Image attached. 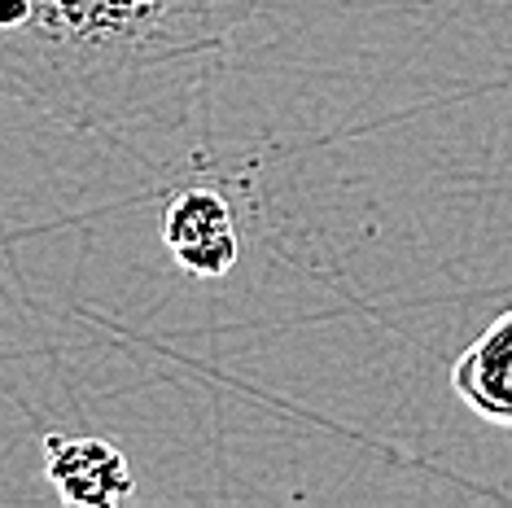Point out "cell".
Listing matches in <instances>:
<instances>
[{
  "label": "cell",
  "mask_w": 512,
  "mask_h": 508,
  "mask_svg": "<svg viewBox=\"0 0 512 508\" xmlns=\"http://www.w3.org/2000/svg\"><path fill=\"white\" fill-rule=\"evenodd\" d=\"M451 390L482 421L512 430V307L460 351L451 364Z\"/></svg>",
  "instance_id": "cell-4"
},
{
  "label": "cell",
  "mask_w": 512,
  "mask_h": 508,
  "mask_svg": "<svg viewBox=\"0 0 512 508\" xmlns=\"http://www.w3.org/2000/svg\"><path fill=\"white\" fill-rule=\"evenodd\" d=\"M263 0H0V92L66 132L176 123Z\"/></svg>",
  "instance_id": "cell-1"
},
{
  "label": "cell",
  "mask_w": 512,
  "mask_h": 508,
  "mask_svg": "<svg viewBox=\"0 0 512 508\" xmlns=\"http://www.w3.org/2000/svg\"><path fill=\"white\" fill-rule=\"evenodd\" d=\"M162 246L171 250L176 268L197 281L228 276L241 254L232 202L211 184H189V189L171 193V202L162 206Z\"/></svg>",
  "instance_id": "cell-2"
},
{
  "label": "cell",
  "mask_w": 512,
  "mask_h": 508,
  "mask_svg": "<svg viewBox=\"0 0 512 508\" xmlns=\"http://www.w3.org/2000/svg\"><path fill=\"white\" fill-rule=\"evenodd\" d=\"M44 478L57 487L66 504L79 508H114L136 491L132 465L106 438L84 434H49L44 443Z\"/></svg>",
  "instance_id": "cell-3"
}]
</instances>
